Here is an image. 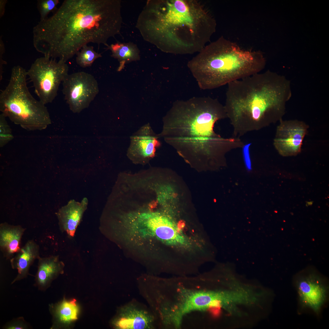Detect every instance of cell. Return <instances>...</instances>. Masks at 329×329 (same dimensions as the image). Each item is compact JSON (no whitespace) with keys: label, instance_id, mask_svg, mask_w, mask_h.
Returning a JSON list of instances; mask_svg holds the SVG:
<instances>
[{"label":"cell","instance_id":"3","mask_svg":"<svg viewBox=\"0 0 329 329\" xmlns=\"http://www.w3.org/2000/svg\"><path fill=\"white\" fill-rule=\"evenodd\" d=\"M228 86L224 106L236 134L258 129L280 118L292 95L289 81L269 70Z\"/></svg>","mask_w":329,"mask_h":329},{"label":"cell","instance_id":"6","mask_svg":"<svg viewBox=\"0 0 329 329\" xmlns=\"http://www.w3.org/2000/svg\"><path fill=\"white\" fill-rule=\"evenodd\" d=\"M27 71L17 65L11 69L9 82L0 94L1 113L28 131L41 130L51 124L45 104L35 99L27 85Z\"/></svg>","mask_w":329,"mask_h":329},{"label":"cell","instance_id":"4","mask_svg":"<svg viewBox=\"0 0 329 329\" xmlns=\"http://www.w3.org/2000/svg\"><path fill=\"white\" fill-rule=\"evenodd\" d=\"M155 5L154 39L163 51L179 55L198 53L216 31L215 19L201 1L162 0Z\"/></svg>","mask_w":329,"mask_h":329},{"label":"cell","instance_id":"1","mask_svg":"<svg viewBox=\"0 0 329 329\" xmlns=\"http://www.w3.org/2000/svg\"><path fill=\"white\" fill-rule=\"evenodd\" d=\"M120 3L116 0H65L33 27V43L45 57L66 62L90 43L107 44L119 33Z\"/></svg>","mask_w":329,"mask_h":329},{"label":"cell","instance_id":"9","mask_svg":"<svg viewBox=\"0 0 329 329\" xmlns=\"http://www.w3.org/2000/svg\"><path fill=\"white\" fill-rule=\"evenodd\" d=\"M294 284L301 307L318 315L328 299L325 279L315 271L306 270L296 276Z\"/></svg>","mask_w":329,"mask_h":329},{"label":"cell","instance_id":"26","mask_svg":"<svg viewBox=\"0 0 329 329\" xmlns=\"http://www.w3.org/2000/svg\"><path fill=\"white\" fill-rule=\"evenodd\" d=\"M5 51V45L2 37L0 38V80L2 79L3 73V66L6 64V62L3 59V55Z\"/></svg>","mask_w":329,"mask_h":329},{"label":"cell","instance_id":"14","mask_svg":"<svg viewBox=\"0 0 329 329\" xmlns=\"http://www.w3.org/2000/svg\"><path fill=\"white\" fill-rule=\"evenodd\" d=\"M154 317L145 308L130 303L122 306L112 320L113 327L119 329H147L153 328Z\"/></svg>","mask_w":329,"mask_h":329},{"label":"cell","instance_id":"12","mask_svg":"<svg viewBox=\"0 0 329 329\" xmlns=\"http://www.w3.org/2000/svg\"><path fill=\"white\" fill-rule=\"evenodd\" d=\"M144 225L145 234L149 238H155L170 245L185 243V238L177 225L161 214H147Z\"/></svg>","mask_w":329,"mask_h":329},{"label":"cell","instance_id":"27","mask_svg":"<svg viewBox=\"0 0 329 329\" xmlns=\"http://www.w3.org/2000/svg\"><path fill=\"white\" fill-rule=\"evenodd\" d=\"M6 0H0V17L3 16L5 10V7L7 2Z\"/></svg>","mask_w":329,"mask_h":329},{"label":"cell","instance_id":"5","mask_svg":"<svg viewBox=\"0 0 329 329\" xmlns=\"http://www.w3.org/2000/svg\"><path fill=\"white\" fill-rule=\"evenodd\" d=\"M265 64L260 51L243 49L221 36L206 45L187 65L199 87L206 90L259 73Z\"/></svg>","mask_w":329,"mask_h":329},{"label":"cell","instance_id":"7","mask_svg":"<svg viewBox=\"0 0 329 329\" xmlns=\"http://www.w3.org/2000/svg\"><path fill=\"white\" fill-rule=\"evenodd\" d=\"M66 62L45 56L37 58L27 71L39 100L44 104L51 103L59 85L68 74Z\"/></svg>","mask_w":329,"mask_h":329},{"label":"cell","instance_id":"22","mask_svg":"<svg viewBox=\"0 0 329 329\" xmlns=\"http://www.w3.org/2000/svg\"><path fill=\"white\" fill-rule=\"evenodd\" d=\"M59 3L58 0H38L37 7L40 14V20L47 18L49 14L55 10Z\"/></svg>","mask_w":329,"mask_h":329},{"label":"cell","instance_id":"25","mask_svg":"<svg viewBox=\"0 0 329 329\" xmlns=\"http://www.w3.org/2000/svg\"><path fill=\"white\" fill-rule=\"evenodd\" d=\"M251 143H248L242 146V151L245 165L247 169L250 171L252 169L251 163L249 153V147Z\"/></svg>","mask_w":329,"mask_h":329},{"label":"cell","instance_id":"19","mask_svg":"<svg viewBox=\"0 0 329 329\" xmlns=\"http://www.w3.org/2000/svg\"><path fill=\"white\" fill-rule=\"evenodd\" d=\"M49 309L52 316L51 329L67 328L77 319L79 309L75 299H64L57 303L50 305Z\"/></svg>","mask_w":329,"mask_h":329},{"label":"cell","instance_id":"15","mask_svg":"<svg viewBox=\"0 0 329 329\" xmlns=\"http://www.w3.org/2000/svg\"><path fill=\"white\" fill-rule=\"evenodd\" d=\"M88 200L84 198L80 202L70 201L56 213L60 230L70 237L74 236L76 228L87 208Z\"/></svg>","mask_w":329,"mask_h":329},{"label":"cell","instance_id":"24","mask_svg":"<svg viewBox=\"0 0 329 329\" xmlns=\"http://www.w3.org/2000/svg\"><path fill=\"white\" fill-rule=\"evenodd\" d=\"M30 326L23 317H20L13 319L5 324L3 328L5 329H27Z\"/></svg>","mask_w":329,"mask_h":329},{"label":"cell","instance_id":"20","mask_svg":"<svg viewBox=\"0 0 329 329\" xmlns=\"http://www.w3.org/2000/svg\"><path fill=\"white\" fill-rule=\"evenodd\" d=\"M109 48L112 56L118 59L120 65L124 61L133 59L136 57V50L130 45L117 43L111 45Z\"/></svg>","mask_w":329,"mask_h":329},{"label":"cell","instance_id":"11","mask_svg":"<svg viewBox=\"0 0 329 329\" xmlns=\"http://www.w3.org/2000/svg\"><path fill=\"white\" fill-rule=\"evenodd\" d=\"M160 138L149 124L142 126L130 137L127 156L137 162L149 161L155 156L157 149L161 145Z\"/></svg>","mask_w":329,"mask_h":329},{"label":"cell","instance_id":"21","mask_svg":"<svg viewBox=\"0 0 329 329\" xmlns=\"http://www.w3.org/2000/svg\"><path fill=\"white\" fill-rule=\"evenodd\" d=\"M76 55V63L83 68L91 66L96 59L102 57L101 54L94 50L93 46L87 45L83 46Z\"/></svg>","mask_w":329,"mask_h":329},{"label":"cell","instance_id":"23","mask_svg":"<svg viewBox=\"0 0 329 329\" xmlns=\"http://www.w3.org/2000/svg\"><path fill=\"white\" fill-rule=\"evenodd\" d=\"M6 117L2 113L0 115V146L2 147L14 138L11 129L6 120Z\"/></svg>","mask_w":329,"mask_h":329},{"label":"cell","instance_id":"13","mask_svg":"<svg viewBox=\"0 0 329 329\" xmlns=\"http://www.w3.org/2000/svg\"><path fill=\"white\" fill-rule=\"evenodd\" d=\"M236 300V294L234 291L193 293L185 298L177 316H180L191 311L209 307L232 306Z\"/></svg>","mask_w":329,"mask_h":329},{"label":"cell","instance_id":"17","mask_svg":"<svg viewBox=\"0 0 329 329\" xmlns=\"http://www.w3.org/2000/svg\"><path fill=\"white\" fill-rule=\"evenodd\" d=\"M40 256L39 245L33 239L27 241L10 259L12 268L17 271V275L11 284L26 278L29 274L30 267Z\"/></svg>","mask_w":329,"mask_h":329},{"label":"cell","instance_id":"2","mask_svg":"<svg viewBox=\"0 0 329 329\" xmlns=\"http://www.w3.org/2000/svg\"><path fill=\"white\" fill-rule=\"evenodd\" d=\"M224 105L209 97L177 100L163 119L160 138L192 164H207L222 158L239 140L216 133L218 120L227 118Z\"/></svg>","mask_w":329,"mask_h":329},{"label":"cell","instance_id":"16","mask_svg":"<svg viewBox=\"0 0 329 329\" xmlns=\"http://www.w3.org/2000/svg\"><path fill=\"white\" fill-rule=\"evenodd\" d=\"M38 260L34 284L39 290L44 291L54 279L63 273L65 265L58 256H40Z\"/></svg>","mask_w":329,"mask_h":329},{"label":"cell","instance_id":"18","mask_svg":"<svg viewBox=\"0 0 329 329\" xmlns=\"http://www.w3.org/2000/svg\"><path fill=\"white\" fill-rule=\"evenodd\" d=\"M20 225L7 222L0 224V249L3 256L9 260L20 249L22 239L26 231Z\"/></svg>","mask_w":329,"mask_h":329},{"label":"cell","instance_id":"10","mask_svg":"<svg viewBox=\"0 0 329 329\" xmlns=\"http://www.w3.org/2000/svg\"><path fill=\"white\" fill-rule=\"evenodd\" d=\"M307 127L303 122L296 120H281L278 127L274 145L281 155H295L299 153Z\"/></svg>","mask_w":329,"mask_h":329},{"label":"cell","instance_id":"8","mask_svg":"<svg viewBox=\"0 0 329 329\" xmlns=\"http://www.w3.org/2000/svg\"><path fill=\"white\" fill-rule=\"evenodd\" d=\"M62 83L64 99L74 113H79L88 107L99 92L96 80L84 72L68 74Z\"/></svg>","mask_w":329,"mask_h":329}]
</instances>
